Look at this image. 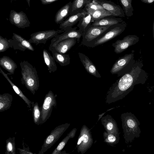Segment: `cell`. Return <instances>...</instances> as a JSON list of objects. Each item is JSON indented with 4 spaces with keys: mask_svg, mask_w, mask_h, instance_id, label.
I'll return each instance as SVG.
<instances>
[{
    "mask_svg": "<svg viewBox=\"0 0 154 154\" xmlns=\"http://www.w3.org/2000/svg\"><path fill=\"white\" fill-rule=\"evenodd\" d=\"M143 66L142 63L136 61L129 72L112 85L106 94V103L109 104L123 99L132 91L135 85L145 83L148 76Z\"/></svg>",
    "mask_w": 154,
    "mask_h": 154,
    "instance_id": "obj_1",
    "label": "cell"
},
{
    "mask_svg": "<svg viewBox=\"0 0 154 154\" xmlns=\"http://www.w3.org/2000/svg\"><path fill=\"white\" fill-rule=\"evenodd\" d=\"M121 118L125 142L126 143H131L135 138L140 137V123L136 116L131 112L122 113Z\"/></svg>",
    "mask_w": 154,
    "mask_h": 154,
    "instance_id": "obj_2",
    "label": "cell"
},
{
    "mask_svg": "<svg viewBox=\"0 0 154 154\" xmlns=\"http://www.w3.org/2000/svg\"><path fill=\"white\" fill-rule=\"evenodd\" d=\"M21 69V83L33 95L39 86V82L36 68L27 61L20 63Z\"/></svg>",
    "mask_w": 154,
    "mask_h": 154,
    "instance_id": "obj_3",
    "label": "cell"
},
{
    "mask_svg": "<svg viewBox=\"0 0 154 154\" xmlns=\"http://www.w3.org/2000/svg\"><path fill=\"white\" fill-rule=\"evenodd\" d=\"M127 23L125 21L110 26L98 38L86 46L94 48L103 44L119 35L125 29Z\"/></svg>",
    "mask_w": 154,
    "mask_h": 154,
    "instance_id": "obj_4",
    "label": "cell"
},
{
    "mask_svg": "<svg viewBox=\"0 0 154 154\" xmlns=\"http://www.w3.org/2000/svg\"><path fill=\"white\" fill-rule=\"evenodd\" d=\"M133 53L126 54L119 57L113 65L110 70L112 74H116L121 77L129 72L131 69L136 61Z\"/></svg>",
    "mask_w": 154,
    "mask_h": 154,
    "instance_id": "obj_5",
    "label": "cell"
},
{
    "mask_svg": "<svg viewBox=\"0 0 154 154\" xmlns=\"http://www.w3.org/2000/svg\"><path fill=\"white\" fill-rule=\"evenodd\" d=\"M70 124L65 123L56 127L45 139L38 154H43L50 149L60 138L67 129Z\"/></svg>",
    "mask_w": 154,
    "mask_h": 154,
    "instance_id": "obj_6",
    "label": "cell"
},
{
    "mask_svg": "<svg viewBox=\"0 0 154 154\" xmlns=\"http://www.w3.org/2000/svg\"><path fill=\"white\" fill-rule=\"evenodd\" d=\"M93 143L91 130L84 125L80 130L77 140L76 147L78 152L81 154L85 153L91 147Z\"/></svg>",
    "mask_w": 154,
    "mask_h": 154,
    "instance_id": "obj_7",
    "label": "cell"
},
{
    "mask_svg": "<svg viewBox=\"0 0 154 154\" xmlns=\"http://www.w3.org/2000/svg\"><path fill=\"white\" fill-rule=\"evenodd\" d=\"M51 90L49 91L45 95L42 105L40 107L41 117L40 124L45 123L51 116L53 108L56 107V97Z\"/></svg>",
    "mask_w": 154,
    "mask_h": 154,
    "instance_id": "obj_8",
    "label": "cell"
},
{
    "mask_svg": "<svg viewBox=\"0 0 154 154\" xmlns=\"http://www.w3.org/2000/svg\"><path fill=\"white\" fill-rule=\"evenodd\" d=\"M110 26H94L91 24L83 32L81 44L86 46L99 37Z\"/></svg>",
    "mask_w": 154,
    "mask_h": 154,
    "instance_id": "obj_9",
    "label": "cell"
},
{
    "mask_svg": "<svg viewBox=\"0 0 154 154\" xmlns=\"http://www.w3.org/2000/svg\"><path fill=\"white\" fill-rule=\"evenodd\" d=\"M64 32V31L61 29L37 32L30 35V38L29 41L31 43L35 44L36 45L40 44H45L47 41L56 37L60 33Z\"/></svg>",
    "mask_w": 154,
    "mask_h": 154,
    "instance_id": "obj_10",
    "label": "cell"
},
{
    "mask_svg": "<svg viewBox=\"0 0 154 154\" xmlns=\"http://www.w3.org/2000/svg\"><path fill=\"white\" fill-rule=\"evenodd\" d=\"M77 27H75L68 29L62 34L52 38L49 47V50L51 51L52 48L58 43L66 39L75 38L77 39V42L79 43L83 32L79 29H77Z\"/></svg>",
    "mask_w": 154,
    "mask_h": 154,
    "instance_id": "obj_11",
    "label": "cell"
},
{
    "mask_svg": "<svg viewBox=\"0 0 154 154\" xmlns=\"http://www.w3.org/2000/svg\"><path fill=\"white\" fill-rule=\"evenodd\" d=\"M139 37L135 35H128L122 39H119L112 44L116 54L121 53L130 46L135 44L139 41Z\"/></svg>",
    "mask_w": 154,
    "mask_h": 154,
    "instance_id": "obj_12",
    "label": "cell"
},
{
    "mask_svg": "<svg viewBox=\"0 0 154 154\" xmlns=\"http://www.w3.org/2000/svg\"><path fill=\"white\" fill-rule=\"evenodd\" d=\"M10 23L18 28L24 29L30 26V23L26 14L21 11L16 12L11 10L9 15Z\"/></svg>",
    "mask_w": 154,
    "mask_h": 154,
    "instance_id": "obj_13",
    "label": "cell"
},
{
    "mask_svg": "<svg viewBox=\"0 0 154 154\" xmlns=\"http://www.w3.org/2000/svg\"><path fill=\"white\" fill-rule=\"evenodd\" d=\"M11 39L13 47L14 50H19L24 51L27 49L32 51H34V48L29 41L20 35L13 33Z\"/></svg>",
    "mask_w": 154,
    "mask_h": 154,
    "instance_id": "obj_14",
    "label": "cell"
},
{
    "mask_svg": "<svg viewBox=\"0 0 154 154\" xmlns=\"http://www.w3.org/2000/svg\"><path fill=\"white\" fill-rule=\"evenodd\" d=\"M95 0L105 9L111 13L113 16L120 17H125V15L124 11L119 5L110 1Z\"/></svg>",
    "mask_w": 154,
    "mask_h": 154,
    "instance_id": "obj_15",
    "label": "cell"
},
{
    "mask_svg": "<svg viewBox=\"0 0 154 154\" xmlns=\"http://www.w3.org/2000/svg\"><path fill=\"white\" fill-rule=\"evenodd\" d=\"M86 13L83 9L75 14L69 15L60 24L59 28L65 31L72 28L74 25L79 22Z\"/></svg>",
    "mask_w": 154,
    "mask_h": 154,
    "instance_id": "obj_16",
    "label": "cell"
},
{
    "mask_svg": "<svg viewBox=\"0 0 154 154\" xmlns=\"http://www.w3.org/2000/svg\"><path fill=\"white\" fill-rule=\"evenodd\" d=\"M78 55L80 60L82 63L87 72L89 74L98 78L101 77L96 66L85 55L80 52Z\"/></svg>",
    "mask_w": 154,
    "mask_h": 154,
    "instance_id": "obj_17",
    "label": "cell"
},
{
    "mask_svg": "<svg viewBox=\"0 0 154 154\" xmlns=\"http://www.w3.org/2000/svg\"><path fill=\"white\" fill-rule=\"evenodd\" d=\"M101 120L102 125L107 133H119L117 122L111 115L107 114L102 117Z\"/></svg>",
    "mask_w": 154,
    "mask_h": 154,
    "instance_id": "obj_18",
    "label": "cell"
},
{
    "mask_svg": "<svg viewBox=\"0 0 154 154\" xmlns=\"http://www.w3.org/2000/svg\"><path fill=\"white\" fill-rule=\"evenodd\" d=\"M77 42L75 38H70L63 40L54 47L51 49L61 54H65L73 47Z\"/></svg>",
    "mask_w": 154,
    "mask_h": 154,
    "instance_id": "obj_19",
    "label": "cell"
},
{
    "mask_svg": "<svg viewBox=\"0 0 154 154\" xmlns=\"http://www.w3.org/2000/svg\"><path fill=\"white\" fill-rule=\"evenodd\" d=\"M123 21V20L121 18L109 16L95 20L91 25L94 26H111L122 23Z\"/></svg>",
    "mask_w": 154,
    "mask_h": 154,
    "instance_id": "obj_20",
    "label": "cell"
},
{
    "mask_svg": "<svg viewBox=\"0 0 154 154\" xmlns=\"http://www.w3.org/2000/svg\"><path fill=\"white\" fill-rule=\"evenodd\" d=\"M72 2L70 1L61 7L56 13L54 21L57 24H60L69 16Z\"/></svg>",
    "mask_w": 154,
    "mask_h": 154,
    "instance_id": "obj_21",
    "label": "cell"
},
{
    "mask_svg": "<svg viewBox=\"0 0 154 154\" xmlns=\"http://www.w3.org/2000/svg\"><path fill=\"white\" fill-rule=\"evenodd\" d=\"M0 65L8 72V75H13L17 67V64L8 56H4L0 58Z\"/></svg>",
    "mask_w": 154,
    "mask_h": 154,
    "instance_id": "obj_22",
    "label": "cell"
},
{
    "mask_svg": "<svg viewBox=\"0 0 154 154\" xmlns=\"http://www.w3.org/2000/svg\"><path fill=\"white\" fill-rule=\"evenodd\" d=\"M0 72L11 84L15 92L27 104V107L29 108H30L32 102L24 95L19 88L12 82L8 77V73H5L1 68H0Z\"/></svg>",
    "mask_w": 154,
    "mask_h": 154,
    "instance_id": "obj_23",
    "label": "cell"
},
{
    "mask_svg": "<svg viewBox=\"0 0 154 154\" xmlns=\"http://www.w3.org/2000/svg\"><path fill=\"white\" fill-rule=\"evenodd\" d=\"M43 53L44 62L48 67L49 72L51 73L56 71L57 67L53 56L45 49L43 50Z\"/></svg>",
    "mask_w": 154,
    "mask_h": 154,
    "instance_id": "obj_24",
    "label": "cell"
},
{
    "mask_svg": "<svg viewBox=\"0 0 154 154\" xmlns=\"http://www.w3.org/2000/svg\"><path fill=\"white\" fill-rule=\"evenodd\" d=\"M13 101L12 96L8 93L0 94V112H2L10 109Z\"/></svg>",
    "mask_w": 154,
    "mask_h": 154,
    "instance_id": "obj_25",
    "label": "cell"
},
{
    "mask_svg": "<svg viewBox=\"0 0 154 154\" xmlns=\"http://www.w3.org/2000/svg\"><path fill=\"white\" fill-rule=\"evenodd\" d=\"M76 131L77 129L76 128H74L71 130L59 144L51 154H61L62 149L66 145L69 140L75 137Z\"/></svg>",
    "mask_w": 154,
    "mask_h": 154,
    "instance_id": "obj_26",
    "label": "cell"
},
{
    "mask_svg": "<svg viewBox=\"0 0 154 154\" xmlns=\"http://www.w3.org/2000/svg\"><path fill=\"white\" fill-rule=\"evenodd\" d=\"M52 56L55 61L61 66H66L70 63V57L69 54H61L52 50Z\"/></svg>",
    "mask_w": 154,
    "mask_h": 154,
    "instance_id": "obj_27",
    "label": "cell"
},
{
    "mask_svg": "<svg viewBox=\"0 0 154 154\" xmlns=\"http://www.w3.org/2000/svg\"><path fill=\"white\" fill-rule=\"evenodd\" d=\"M103 136L104 141L111 146H114L119 142V133H108L105 131L103 132Z\"/></svg>",
    "mask_w": 154,
    "mask_h": 154,
    "instance_id": "obj_28",
    "label": "cell"
},
{
    "mask_svg": "<svg viewBox=\"0 0 154 154\" xmlns=\"http://www.w3.org/2000/svg\"><path fill=\"white\" fill-rule=\"evenodd\" d=\"M90 0H74L72 2L69 15L83 10Z\"/></svg>",
    "mask_w": 154,
    "mask_h": 154,
    "instance_id": "obj_29",
    "label": "cell"
},
{
    "mask_svg": "<svg viewBox=\"0 0 154 154\" xmlns=\"http://www.w3.org/2000/svg\"><path fill=\"white\" fill-rule=\"evenodd\" d=\"M92 22L91 15L86 12L85 15L80 20L77 26L79 30L83 32Z\"/></svg>",
    "mask_w": 154,
    "mask_h": 154,
    "instance_id": "obj_30",
    "label": "cell"
},
{
    "mask_svg": "<svg viewBox=\"0 0 154 154\" xmlns=\"http://www.w3.org/2000/svg\"><path fill=\"white\" fill-rule=\"evenodd\" d=\"M31 106L32 107V115L34 123L37 125L40 124V122L41 117V112L40 107L39 106L37 102L34 103L32 102Z\"/></svg>",
    "mask_w": 154,
    "mask_h": 154,
    "instance_id": "obj_31",
    "label": "cell"
},
{
    "mask_svg": "<svg viewBox=\"0 0 154 154\" xmlns=\"http://www.w3.org/2000/svg\"><path fill=\"white\" fill-rule=\"evenodd\" d=\"M125 15L131 17L133 15L134 9L132 6V0H119Z\"/></svg>",
    "mask_w": 154,
    "mask_h": 154,
    "instance_id": "obj_32",
    "label": "cell"
},
{
    "mask_svg": "<svg viewBox=\"0 0 154 154\" xmlns=\"http://www.w3.org/2000/svg\"><path fill=\"white\" fill-rule=\"evenodd\" d=\"M92 17V22L94 20L101 18L104 17L113 16L112 14L104 8L99 9L91 13Z\"/></svg>",
    "mask_w": 154,
    "mask_h": 154,
    "instance_id": "obj_33",
    "label": "cell"
},
{
    "mask_svg": "<svg viewBox=\"0 0 154 154\" xmlns=\"http://www.w3.org/2000/svg\"><path fill=\"white\" fill-rule=\"evenodd\" d=\"M5 154H16L15 137H10L6 141Z\"/></svg>",
    "mask_w": 154,
    "mask_h": 154,
    "instance_id": "obj_34",
    "label": "cell"
},
{
    "mask_svg": "<svg viewBox=\"0 0 154 154\" xmlns=\"http://www.w3.org/2000/svg\"><path fill=\"white\" fill-rule=\"evenodd\" d=\"M12 48L11 39H8L6 38H3L0 36V52H3L9 48Z\"/></svg>",
    "mask_w": 154,
    "mask_h": 154,
    "instance_id": "obj_35",
    "label": "cell"
},
{
    "mask_svg": "<svg viewBox=\"0 0 154 154\" xmlns=\"http://www.w3.org/2000/svg\"><path fill=\"white\" fill-rule=\"evenodd\" d=\"M24 143L23 142L22 145L23 148L21 149L20 148H17V149L19 151V153L20 154H33V153L29 151V146L27 148L25 147L24 145Z\"/></svg>",
    "mask_w": 154,
    "mask_h": 154,
    "instance_id": "obj_36",
    "label": "cell"
},
{
    "mask_svg": "<svg viewBox=\"0 0 154 154\" xmlns=\"http://www.w3.org/2000/svg\"><path fill=\"white\" fill-rule=\"evenodd\" d=\"M42 3L44 5L50 4L59 0H40Z\"/></svg>",
    "mask_w": 154,
    "mask_h": 154,
    "instance_id": "obj_37",
    "label": "cell"
},
{
    "mask_svg": "<svg viewBox=\"0 0 154 154\" xmlns=\"http://www.w3.org/2000/svg\"><path fill=\"white\" fill-rule=\"evenodd\" d=\"M142 2L149 4H152L154 2V0H140Z\"/></svg>",
    "mask_w": 154,
    "mask_h": 154,
    "instance_id": "obj_38",
    "label": "cell"
},
{
    "mask_svg": "<svg viewBox=\"0 0 154 154\" xmlns=\"http://www.w3.org/2000/svg\"><path fill=\"white\" fill-rule=\"evenodd\" d=\"M106 113V112H104L103 113H102V114H100V115H98V116H99V118L98 119V121H99V120L101 119V118L102 117V116L103 115L105 114Z\"/></svg>",
    "mask_w": 154,
    "mask_h": 154,
    "instance_id": "obj_39",
    "label": "cell"
},
{
    "mask_svg": "<svg viewBox=\"0 0 154 154\" xmlns=\"http://www.w3.org/2000/svg\"><path fill=\"white\" fill-rule=\"evenodd\" d=\"M153 39H154V20L153 21Z\"/></svg>",
    "mask_w": 154,
    "mask_h": 154,
    "instance_id": "obj_40",
    "label": "cell"
},
{
    "mask_svg": "<svg viewBox=\"0 0 154 154\" xmlns=\"http://www.w3.org/2000/svg\"><path fill=\"white\" fill-rule=\"evenodd\" d=\"M30 0H26L29 7H30Z\"/></svg>",
    "mask_w": 154,
    "mask_h": 154,
    "instance_id": "obj_41",
    "label": "cell"
},
{
    "mask_svg": "<svg viewBox=\"0 0 154 154\" xmlns=\"http://www.w3.org/2000/svg\"><path fill=\"white\" fill-rule=\"evenodd\" d=\"M97 0V1H103V0Z\"/></svg>",
    "mask_w": 154,
    "mask_h": 154,
    "instance_id": "obj_42",
    "label": "cell"
}]
</instances>
